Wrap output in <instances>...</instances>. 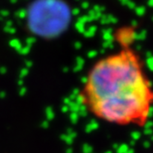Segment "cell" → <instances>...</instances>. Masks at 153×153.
<instances>
[{"label":"cell","instance_id":"obj_1","mask_svg":"<svg viewBox=\"0 0 153 153\" xmlns=\"http://www.w3.org/2000/svg\"><path fill=\"white\" fill-rule=\"evenodd\" d=\"M79 100L88 114L105 123L143 127L153 111V82L140 55L123 45L93 64Z\"/></svg>","mask_w":153,"mask_h":153}]
</instances>
